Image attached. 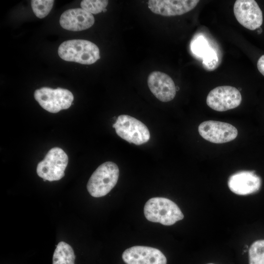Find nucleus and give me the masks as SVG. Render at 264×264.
Wrapping results in <instances>:
<instances>
[{
    "mask_svg": "<svg viewBox=\"0 0 264 264\" xmlns=\"http://www.w3.org/2000/svg\"><path fill=\"white\" fill-rule=\"evenodd\" d=\"M257 67L260 72L264 76V55L261 56L257 62Z\"/></svg>",
    "mask_w": 264,
    "mask_h": 264,
    "instance_id": "aec40b11",
    "label": "nucleus"
},
{
    "mask_svg": "<svg viewBox=\"0 0 264 264\" xmlns=\"http://www.w3.org/2000/svg\"><path fill=\"white\" fill-rule=\"evenodd\" d=\"M198 131L204 139L217 144L232 141L238 135L237 129L231 124L214 120L202 122Z\"/></svg>",
    "mask_w": 264,
    "mask_h": 264,
    "instance_id": "6e6552de",
    "label": "nucleus"
},
{
    "mask_svg": "<svg viewBox=\"0 0 264 264\" xmlns=\"http://www.w3.org/2000/svg\"><path fill=\"white\" fill-rule=\"evenodd\" d=\"M122 257L126 264H167L163 253L149 246H132L124 251Z\"/></svg>",
    "mask_w": 264,
    "mask_h": 264,
    "instance_id": "9d476101",
    "label": "nucleus"
},
{
    "mask_svg": "<svg viewBox=\"0 0 264 264\" xmlns=\"http://www.w3.org/2000/svg\"><path fill=\"white\" fill-rule=\"evenodd\" d=\"M119 176V170L115 163H103L93 173L88 182V193L95 198L105 196L115 186Z\"/></svg>",
    "mask_w": 264,
    "mask_h": 264,
    "instance_id": "7ed1b4c3",
    "label": "nucleus"
},
{
    "mask_svg": "<svg viewBox=\"0 0 264 264\" xmlns=\"http://www.w3.org/2000/svg\"><path fill=\"white\" fill-rule=\"evenodd\" d=\"M150 90L159 100L167 102L176 94V88L173 79L167 74L158 71L151 72L147 80Z\"/></svg>",
    "mask_w": 264,
    "mask_h": 264,
    "instance_id": "9b49d317",
    "label": "nucleus"
},
{
    "mask_svg": "<svg viewBox=\"0 0 264 264\" xmlns=\"http://www.w3.org/2000/svg\"><path fill=\"white\" fill-rule=\"evenodd\" d=\"M34 96L44 109L51 113L68 109L74 99L71 92L67 89L47 87L36 89Z\"/></svg>",
    "mask_w": 264,
    "mask_h": 264,
    "instance_id": "423d86ee",
    "label": "nucleus"
},
{
    "mask_svg": "<svg viewBox=\"0 0 264 264\" xmlns=\"http://www.w3.org/2000/svg\"><path fill=\"white\" fill-rule=\"evenodd\" d=\"M144 213L147 220L164 225H172L184 218L176 203L162 197L149 199L144 205Z\"/></svg>",
    "mask_w": 264,
    "mask_h": 264,
    "instance_id": "f257e3e1",
    "label": "nucleus"
},
{
    "mask_svg": "<svg viewBox=\"0 0 264 264\" xmlns=\"http://www.w3.org/2000/svg\"><path fill=\"white\" fill-rule=\"evenodd\" d=\"M214 264L209 263V264Z\"/></svg>",
    "mask_w": 264,
    "mask_h": 264,
    "instance_id": "5701e85b",
    "label": "nucleus"
},
{
    "mask_svg": "<svg viewBox=\"0 0 264 264\" xmlns=\"http://www.w3.org/2000/svg\"><path fill=\"white\" fill-rule=\"evenodd\" d=\"M107 11V9L105 8L103 10V12H106Z\"/></svg>",
    "mask_w": 264,
    "mask_h": 264,
    "instance_id": "4be33fe9",
    "label": "nucleus"
},
{
    "mask_svg": "<svg viewBox=\"0 0 264 264\" xmlns=\"http://www.w3.org/2000/svg\"><path fill=\"white\" fill-rule=\"evenodd\" d=\"M194 53L202 57V64L205 69L213 70L219 65L218 53L213 48L209 46L207 41L200 36L195 40L192 45Z\"/></svg>",
    "mask_w": 264,
    "mask_h": 264,
    "instance_id": "2eb2a0df",
    "label": "nucleus"
},
{
    "mask_svg": "<svg viewBox=\"0 0 264 264\" xmlns=\"http://www.w3.org/2000/svg\"><path fill=\"white\" fill-rule=\"evenodd\" d=\"M249 264H264V240L254 242L249 252Z\"/></svg>",
    "mask_w": 264,
    "mask_h": 264,
    "instance_id": "f3484780",
    "label": "nucleus"
},
{
    "mask_svg": "<svg viewBox=\"0 0 264 264\" xmlns=\"http://www.w3.org/2000/svg\"><path fill=\"white\" fill-rule=\"evenodd\" d=\"M94 23L92 14L82 8L70 9L61 16L60 23L64 29L78 31L90 28Z\"/></svg>",
    "mask_w": 264,
    "mask_h": 264,
    "instance_id": "4468645a",
    "label": "nucleus"
},
{
    "mask_svg": "<svg viewBox=\"0 0 264 264\" xmlns=\"http://www.w3.org/2000/svg\"><path fill=\"white\" fill-rule=\"evenodd\" d=\"M75 255L71 246L68 243L61 242L54 251L52 264H74Z\"/></svg>",
    "mask_w": 264,
    "mask_h": 264,
    "instance_id": "dca6fc26",
    "label": "nucleus"
},
{
    "mask_svg": "<svg viewBox=\"0 0 264 264\" xmlns=\"http://www.w3.org/2000/svg\"><path fill=\"white\" fill-rule=\"evenodd\" d=\"M242 95L236 88L229 86H219L213 88L206 98L207 105L218 111H224L238 107Z\"/></svg>",
    "mask_w": 264,
    "mask_h": 264,
    "instance_id": "0eeeda50",
    "label": "nucleus"
},
{
    "mask_svg": "<svg viewBox=\"0 0 264 264\" xmlns=\"http://www.w3.org/2000/svg\"><path fill=\"white\" fill-rule=\"evenodd\" d=\"M117 134L130 143L140 145L150 138V131L141 121L129 115L122 114L112 125Z\"/></svg>",
    "mask_w": 264,
    "mask_h": 264,
    "instance_id": "20e7f679",
    "label": "nucleus"
},
{
    "mask_svg": "<svg viewBox=\"0 0 264 264\" xmlns=\"http://www.w3.org/2000/svg\"><path fill=\"white\" fill-rule=\"evenodd\" d=\"M54 1L52 0H32L31 4L33 12L39 18L46 17L52 9Z\"/></svg>",
    "mask_w": 264,
    "mask_h": 264,
    "instance_id": "a211bd4d",
    "label": "nucleus"
},
{
    "mask_svg": "<svg viewBox=\"0 0 264 264\" xmlns=\"http://www.w3.org/2000/svg\"><path fill=\"white\" fill-rule=\"evenodd\" d=\"M198 0H150L148 7L153 13L164 16L181 15L194 9Z\"/></svg>",
    "mask_w": 264,
    "mask_h": 264,
    "instance_id": "f8f14e48",
    "label": "nucleus"
},
{
    "mask_svg": "<svg viewBox=\"0 0 264 264\" xmlns=\"http://www.w3.org/2000/svg\"><path fill=\"white\" fill-rule=\"evenodd\" d=\"M228 186L229 189L237 195H247L259 190L261 179L253 171H240L230 176Z\"/></svg>",
    "mask_w": 264,
    "mask_h": 264,
    "instance_id": "ddd939ff",
    "label": "nucleus"
},
{
    "mask_svg": "<svg viewBox=\"0 0 264 264\" xmlns=\"http://www.w3.org/2000/svg\"><path fill=\"white\" fill-rule=\"evenodd\" d=\"M59 56L66 61L90 65L100 58L98 47L91 42L84 40L65 41L59 46Z\"/></svg>",
    "mask_w": 264,
    "mask_h": 264,
    "instance_id": "f03ea898",
    "label": "nucleus"
},
{
    "mask_svg": "<svg viewBox=\"0 0 264 264\" xmlns=\"http://www.w3.org/2000/svg\"><path fill=\"white\" fill-rule=\"evenodd\" d=\"M108 1L106 0H83L81 2V8L91 14H98L106 8Z\"/></svg>",
    "mask_w": 264,
    "mask_h": 264,
    "instance_id": "6ab92c4d",
    "label": "nucleus"
},
{
    "mask_svg": "<svg viewBox=\"0 0 264 264\" xmlns=\"http://www.w3.org/2000/svg\"><path fill=\"white\" fill-rule=\"evenodd\" d=\"M68 158L66 154L59 147L51 149L37 166L36 172L44 181H57L65 176Z\"/></svg>",
    "mask_w": 264,
    "mask_h": 264,
    "instance_id": "39448f33",
    "label": "nucleus"
},
{
    "mask_svg": "<svg viewBox=\"0 0 264 264\" xmlns=\"http://www.w3.org/2000/svg\"><path fill=\"white\" fill-rule=\"evenodd\" d=\"M259 29H259V31H258V32H259V33H261L262 32V29L260 27H259Z\"/></svg>",
    "mask_w": 264,
    "mask_h": 264,
    "instance_id": "412c9836",
    "label": "nucleus"
},
{
    "mask_svg": "<svg viewBox=\"0 0 264 264\" xmlns=\"http://www.w3.org/2000/svg\"><path fill=\"white\" fill-rule=\"evenodd\" d=\"M233 11L237 21L248 29L255 30L263 23L262 11L255 0H237Z\"/></svg>",
    "mask_w": 264,
    "mask_h": 264,
    "instance_id": "1a4fd4ad",
    "label": "nucleus"
}]
</instances>
